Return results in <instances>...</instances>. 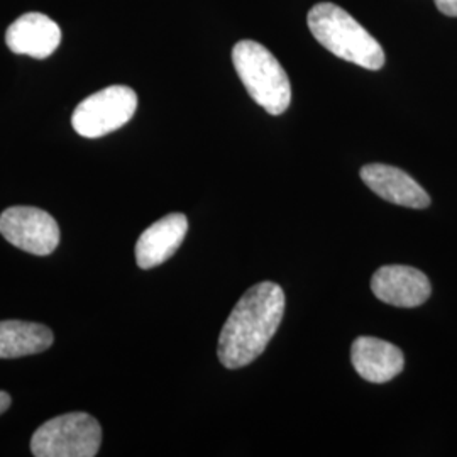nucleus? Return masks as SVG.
I'll return each mask as SVG.
<instances>
[{
    "label": "nucleus",
    "mask_w": 457,
    "mask_h": 457,
    "mask_svg": "<svg viewBox=\"0 0 457 457\" xmlns=\"http://www.w3.org/2000/svg\"><path fill=\"white\" fill-rule=\"evenodd\" d=\"M281 287L264 281L249 288L222 327L217 354L228 370H239L258 360L277 334L285 313Z\"/></svg>",
    "instance_id": "obj_1"
},
{
    "label": "nucleus",
    "mask_w": 457,
    "mask_h": 457,
    "mask_svg": "<svg viewBox=\"0 0 457 457\" xmlns=\"http://www.w3.org/2000/svg\"><path fill=\"white\" fill-rule=\"evenodd\" d=\"M307 22L313 37L337 58L373 71L385 65L381 45L343 7L330 2L317 4Z\"/></svg>",
    "instance_id": "obj_2"
},
{
    "label": "nucleus",
    "mask_w": 457,
    "mask_h": 457,
    "mask_svg": "<svg viewBox=\"0 0 457 457\" xmlns=\"http://www.w3.org/2000/svg\"><path fill=\"white\" fill-rule=\"evenodd\" d=\"M232 63L251 98L268 114H283L292 102V87L285 68L270 49L243 39L232 49Z\"/></svg>",
    "instance_id": "obj_3"
},
{
    "label": "nucleus",
    "mask_w": 457,
    "mask_h": 457,
    "mask_svg": "<svg viewBox=\"0 0 457 457\" xmlns=\"http://www.w3.org/2000/svg\"><path fill=\"white\" fill-rule=\"evenodd\" d=\"M102 442L97 420L83 411L51 419L34 432L31 453L36 457H94Z\"/></svg>",
    "instance_id": "obj_4"
},
{
    "label": "nucleus",
    "mask_w": 457,
    "mask_h": 457,
    "mask_svg": "<svg viewBox=\"0 0 457 457\" xmlns=\"http://www.w3.org/2000/svg\"><path fill=\"white\" fill-rule=\"evenodd\" d=\"M136 109V92L126 85H112L80 102L71 115V126L83 137L97 139L126 126Z\"/></svg>",
    "instance_id": "obj_5"
},
{
    "label": "nucleus",
    "mask_w": 457,
    "mask_h": 457,
    "mask_svg": "<svg viewBox=\"0 0 457 457\" xmlns=\"http://www.w3.org/2000/svg\"><path fill=\"white\" fill-rule=\"evenodd\" d=\"M0 234L19 249L48 256L60 245L58 222L36 207H9L0 215Z\"/></svg>",
    "instance_id": "obj_6"
},
{
    "label": "nucleus",
    "mask_w": 457,
    "mask_h": 457,
    "mask_svg": "<svg viewBox=\"0 0 457 457\" xmlns=\"http://www.w3.org/2000/svg\"><path fill=\"white\" fill-rule=\"evenodd\" d=\"M371 290L378 300L403 309L422 305L432 294L430 281L420 270L402 264L379 268L371 278Z\"/></svg>",
    "instance_id": "obj_7"
},
{
    "label": "nucleus",
    "mask_w": 457,
    "mask_h": 457,
    "mask_svg": "<svg viewBox=\"0 0 457 457\" xmlns=\"http://www.w3.org/2000/svg\"><path fill=\"white\" fill-rule=\"evenodd\" d=\"M360 175L361 180L376 195L395 205L409 209H425L430 205L428 194L400 168L390 164H366L361 168Z\"/></svg>",
    "instance_id": "obj_8"
},
{
    "label": "nucleus",
    "mask_w": 457,
    "mask_h": 457,
    "mask_svg": "<svg viewBox=\"0 0 457 457\" xmlns=\"http://www.w3.org/2000/svg\"><path fill=\"white\" fill-rule=\"evenodd\" d=\"M5 43L16 54L45 60L60 46L62 29L48 16L41 12H28L9 26Z\"/></svg>",
    "instance_id": "obj_9"
},
{
    "label": "nucleus",
    "mask_w": 457,
    "mask_h": 457,
    "mask_svg": "<svg viewBox=\"0 0 457 457\" xmlns=\"http://www.w3.org/2000/svg\"><path fill=\"white\" fill-rule=\"evenodd\" d=\"M188 230L183 213H170L147 228L136 243V262L143 270L168 262L180 247Z\"/></svg>",
    "instance_id": "obj_10"
},
{
    "label": "nucleus",
    "mask_w": 457,
    "mask_h": 457,
    "mask_svg": "<svg viewBox=\"0 0 457 457\" xmlns=\"http://www.w3.org/2000/svg\"><path fill=\"white\" fill-rule=\"evenodd\" d=\"M351 362L358 375L370 383H388L405 366L402 349L376 337H358L351 347Z\"/></svg>",
    "instance_id": "obj_11"
},
{
    "label": "nucleus",
    "mask_w": 457,
    "mask_h": 457,
    "mask_svg": "<svg viewBox=\"0 0 457 457\" xmlns=\"http://www.w3.org/2000/svg\"><path fill=\"white\" fill-rule=\"evenodd\" d=\"M54 341L48 327L24 320L0 322V360H16L46 351Z\"/></svg>",
    "instance_id": "obj_12"
},
{
    "label": "nucleus",
    "mask_w": 457,
    "mask_h": 457,
    "mask_svg": "<svg viewBox=\"0 0 457 457\" xmlns=\"http://www.w3.org/2000/svg\"><path fill=\"white\" fill-rule=\"evenodd\" d=\"M442 14L457 17V0H434Z\"/></svg>",
    "instance_id": "obj_13"
},
{
    "label": "nucleus",
    "mask_w": 457,
    "mask_h": 457,
    "mask_svg": "<svg viewBox=\"0 0 457 457\" xmlns=\"http://www.w3.org/2000/svg\"><path fill=\"white\" fill-rule=\"evenodd\" d=\"M11 403H12L11 395H9V393L0 392V415L11 407Z\"/></svg>",
    "instance_id": "obj_14"
}]
</instances>
